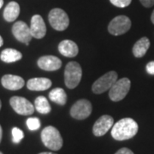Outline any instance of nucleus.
<instances>
[{
    "label": "nucleus",
    "instance_id": "nucleus-1",
    "mask_svg": "<svg viewBox=\"0 0 154 154\" xmlns=\"http://www.w3.org/2000/svg\"><path fill=\"white\" fill-rule=\"evenodd\" d=\"M138 124L132 118H122L111 128V136L116 140H126L136 135Z\"/></svg>",
    "mask_w": 154,
    "mask_h": 154
},
{
    "label": "nucleus",
    "instance_id": "nucleus-2",
    "mask_svg": "<svg viewBox=\"0 0 154 154\" xmlns=\"http://www.w3.org/2000/svg\"><path fill=\"white\" fill-rule=\"evenodd\" d=\"M41 140L45 146L52 151H58L63 146V138L55 127H45L41 132Z\"/></svg>",
    "mask_w": 154,
    "mask_h": 154
},
{
    "label": "nucleus",
    "instance_id": "nucleus-3",
    "mask_svg": "<svg viewBox=\"0 0 154 154\" xmlns=\"http://www.w3.org/2000/svg\"><path fill=\"white\" fill-rule=\"evenodd\" d=\"M82 77V69L77 62H69L64 70V82L68 88L73 89L79 85Z\"/></svg>",
    "mask_w": 154,
    "mask_h": 154
},
{
    "label": "nucleus",
    "instance_id": "nucleus-4",
    "mask_svg": "<svg viewBox=\"0 0 154 154\" xmlns=\"http://www.w3.org/2000/svg\"><path fill=\"white\" fill-rule=\"evenodd\" d=\"M130 87H131V82L128 78L125 77V78H122L120 80H117L109 90L110 99L114 102H117L123 99L129 92Z\"/></svg>",
    "mask_w": 154,
    "mask_h": 154
},
{
    "label": "nucleus",
    "instance_id": "nucleus-5",
    "mask_svg": "<svg viewBox=\"0 0 154 154\" xmlns=\"http://www.w3.org/2000/svg\"><path fill=\"white\" fill-rule=\"evenodd\" d=\"M49 22L51 26L57 31L65 30L69 24V19L66 12L62 10L56 8L50 11Z\"/></svg>",
    "mask_w": 154,
    "mask_h": 154
},
{
    "label": "nucleus",
    "instance_id": "nucleus-6",
    "mask_svg": "<svg viewBox=\"0 0 154 154\" xmlns=\"http://www.w3.org/2000/svg\"><path fill=\"white\" fill-rule=\"evenodd\" d=\"M117 81V74L115 71H110L105 74L93 84L92 90L94 94H100L105 93V91L110 90V88Z\"/></svg>",
    "mask_w": 154,
    "mask_h": 154
},
{
    "label": "nucleus",
    "instance_id": "nucleus-7",
    "mask_svg": "<svg viewBox=\"0 0 154 154\" xmlns=\"http://www.w3.org/2000/svg\"><path fill=\"white\" fill-rule=\"evenodd\" d=\"M131 28V21L126 16H118L112 19L108 26V31L112 35H121L127 33Z\"/></svg>",
    "mask_w": 154,
    "mask_h": 154
},
{
    "label": "nucleus",
    "instance_id": "nucleus-8",
    "mask_svg": "<svg viewBox=\"0 0 154 154\" xmlns=\"http://www.w3.org/2000/svg\"><path fill=\"white\" fill-rule=\"evenodd\" d=\"M92 104L87 99H80L75 102L70 110V115L77 120H84L92 113Z\"/></svg>",
    "mask_w": 154,
    "mask_h": 154
},
{
    "label": "nucleus",
    "instance_id": "nucleus-9",
    "mask_svg": "<svg viewBox=\"0 0 154 154\" xmlns=\"http://www.w3.org/2000/svg\"><path fill=\"white\" fill-rule=\"evenodd\" d=\"M10 104L17 114L22 116L32 115L34 111V106L30 101L22 97L14 96L10 99Z\"/></svg>",
    "mask_w": 154,
    "mask_h": 154
},
{
    "label": "nucleus",
    "instance_id": "nucleus-10",
    "mask_svg": "<svg viewBox=\"0 0 154 154\" xmlns=\"http://www.w3.org/2000/svg\"><path fill=\"white\" fill-rule=\"evenodd\" d=\"M12 33L18 41L22 42L23 44H26L27 45H29L30 40L33 38L30 28L27 25V23L22 21L17 22L13 25Z\"/></svg>",
    "mask_w": 154,
    "mask_h": 154
},
{
    "label": "nucleus",
    "instance_id": "nucleus-11",
    "mask_svg": "<svg viewBox=\"0 0 154 154\" xmlns=\"http://www.w3.org/2000/svg\"><path fill=\"white\" fill-rule=\"evenodd\" d=\"M114 125V119L109 115H104L100 116L95 122L93 127V133L95 136H103L110 130Z\"/></svg>",
    "mask_w": 154,
    "mask_h": 154
},
{
    "label": "nucleus",
    "instance_id": "nucleus-12",
    "mask_svg": "<svg viewBox=\"0 0 154 154\" xmlns=\"http://www.w3.org/2000/svg\"><path fill=\"white\" fill-rule=\"evenodd\" d=\"M38 66L45 71H55L62 67V61L54 56H43L38 58Z\"/></svg>",
    "mask_w": 154,
    "mask_h": 154
},
{
    "label": "nucleus",
    "instance_id": "nucleus-13",
    "mask_svg": "<svg viewBox=\"0 0 154 154\" xmlns=\"http://www.w3.org/2000/svg\"><path fill=\"white\" fill-rule=\"evenodd\" d=\"M30 31L33 38H44L46 33V27L43 18L39 15H34L31 19Z\"/></svg>",
    "mask_w": 154,
    "mask_h": 154
},
{
    "label": "nucleus",
    "instance_id": "nucleus-14",
    "mask_svg": "<svg viewBox=\"0 0 154 154\" xmlns=\"http://www.w3.org/2000/svg\"><path fill=\"white\" fill-rule=\"evenodd\" d=\"M1 83L3 87L8 90L16 91L23 88L25 82L21 76L14 75H5L2 77Z\"/></svg>",
    "mask_w": 154,
    "mask_h": 154
},
{
    "label": "nucleus",
    "instance_id": "nucleus-15",
    "mask_svg": "<svg viewBox=\"0 0 154 154\" xmlns=\"http://www.w3.org/2000/svg\"><path fill=\"white\" fill-rule=\"evenodd\" d=\"M58 51L64 57H74L78 54L79 48L74 41L69 39H64L58 45Z\"/></svg>",
    "mask_w": 154,
    "mask_h": 154
},
{
    "label": "nucleus",
    "instance_id": "nucleus-16",
    "mask_svg": "<svg viewBox=\"0 0 154 154\" xmlns=\"http://www.w3.org/2000/svg\"><path fill=\"white\" fill-rule=\"evenodd\" d=\"M51 81L47 78H32L27 83V87L31 91H45L51 88Z\"/></svg>",
    "mask_w": 154,
    "mask_h": 154
},
{
    "label": "nucleus",
    "instance_id": "nucleus-17",
    "mask_svg": "<svg viewBox=\"0 0 154 154\" xmlns=\"http://www.w3.org/2000/svg\"><path fill=\"white\" fill-rule=\"evenodd\" d=\"M20 14V6L17 2L9 3L4 11V18L7 22H14Z\"/></svg>",
    "mask_w": 154,
    "mask_h": 154
},
{
    "label": "nucleus",
    "instance_id": "nucleus-18",
    "mask_svg": "<svg viewBox=\"0 0 154 154\" xmlns=\"http://www.w3.org/2000/svg\"><path fill=\"white\" fill-rule=\"evenodd\" d=\"M150 47V41L146 37L140 38L133 47V54L135 57L140 58L145 56Z\"/></svg>",
    "mask_w": 154,
    "mask_h": 154
},
{
    "label": "nucleus",
    "instance_id": "nucleus-19",
    "mask_svg": "<svg viewBox=\"0 0 154 154\" xmlns=\"http://www.w3.org/2000/svg\"><path fill=\"white\" fill-rule=\"evenodd\" d=\"M22 57V54L20 51L15 49H11V48L4 50L0 55L1 60L5 63H11L21 60Z\"/></svg>",
    "mask_w": 154,
    "mask_h": 154
},
{
    "label": "nucleus",
    "instance_id": "nucleus-20",
    "mask_svg": "<svg viewBox=\"0 0 154 154\" xmlns=\"http://www.w3.org/2000/svg\"><path fill=\"white\" fill-rule=\"evenodd\" d=\"M49 98L51 101L60 105H64L67 102V94L65 91L60 88H54L49 94Z\"/></svg>",
    "mask_w": 154,
    "mask_h": 154
},
{
    "label": "nucleus",
    "instance_id": "nucleus-21",
    "mask_svg": "<svg viewBox=\"0 0 154 154\" xmlns=\"http://www.w3.org/2000/svg\"><path fill=\"white\" fill-rule=\"evenodd\" d=\"M34 107L37 111L41 114H48L51 110L48 100L44 96H38V98H36L34 101Z\"/></svg>",
    "mask_w": 154,
    "mask_h": 154
},
{
    "label": "nucleus",
    "instance_id": "nucleus-22",
    "mask_svg": "<svg viewBox=\"0 0 154 154\" xmlns=\"http://www.w3.org/2000/svg\"><path fill=\"white\" fill-rule=\"evenodd\" d=\"M40 121L37 117H29L27 120V126L30 130H37L40 128Z\"/></svg>",
    "mask_w": 154,
    "mask_h": 154
},
{
    "label": "nucleus",
    "instance_id": "nucleus-23",
    "mask_svg": "<svg viewBox=\"0 0 154 154\" xmlns=\"http://www.w3.org/2000/svg\"><path fill=\"white\" fill-rule=\"evenodd\" d=\"M24 137V134L22 130L18 128H12V140L14 143H19Z\"/></svg>",
    "mask_w": 154,
    "mask_h": 154
},
{
    "label": "nucleus",
    "instance_id": "nucleus-24",
    "mask_svg": "<svg viewBox=\"0 0 154 154\" xmlns=\"http://www.w3.org/2000/svg\"><path fill=\"white\" fill-rule=\"evenodd\" d=\"M110 3L113 5L119 7V8H125L131 4L132 0H110Z\"/></svg>",
    "mask_w": 154,
    "mask_h": 154
},
{
    "label": "nucleus",
    "instance_id": "nucleus-25",
    "mask_svg": "<svg viewBox=\"0 0 154 154\" xmlns=\"http://www.w3.org/2000/svg\"><path fill=\"white\" fill-rule=\"evenodd\" d=\"M146 72L150 74V75H154V61H152L148 63L146 66Z\"/></svg>",
    "mask_w": 154,
    "mask_h": 154
},
{
    "label": "nucleus",
    "instance_id": "nucleus-26",
    "mask_svg": "<svg viewBox=\"0 0 154 154\" xmlns=\"http://www.w3.org/2000/svg\"><path fill=\"white\" fill-rule=\"evenodd\" d=\"M141 5L146 8H150L154 5V0H140Z\"/></svg>",
    "mask_w": 154,
    "mask_h": 154
},
{
    "label": "nucleus",
    "instance_id": "nucleus-27",
    "mask_svg": "<svg viewBox=\"0 0 154 154\" xmlns=\"http://www.w3.org/2000/svg\"><path fill=\"white\" fill-rule=\"evenodd\" d=\"M115 154H134V152L130 149L123 147V148H121L120 150H118Z\"/></svg>",
    "mask_w": 154,
    "mask_h": 154
},
{
    "label": "nucleus",
    "instance_id": "nucleus-28",
    "mask_svg": "<svg viewBox=\"0 0 154 154\" xmlns=\"http://www.w3.org/2000/svg\"><path fill=\"white\" fill-rule=\"evenodd\" d=\"M2 136H3V130H2V127L0 125V143H1V140H2Z\"/></svg>",
    "mask_w": 154,
    "mask_h": 154
},
{
    "label": "nucleus",
    "instance_id": "nucleus-29",
    "mask_svg": "<svg viewBox=\"0 0 154 154\" xmlns=\"http://www.w3.org/2000/svg\"><path fill=\"white\" fill-rule=\"evenodd\" d=\"M3 45H4V40H3V38L1 37V35H0V47H1Z\"/></svg>",
    "mask_w": 154,
    "mask_h": 154
},
{
    "label": "nucleus",
    "instance_id": "nucleus-30",
    "mask_svg": "<svg viewBox=\"0 0 154 154\" xmlns=\"http://www.w3.org/2000/svg\"><path fill=\"white\" fill-rule=\"evenodd\" d=\"M151 20H152V22L154 24V11L152 12V17H151Z\"/></svg>",
    "mask_w": 154,
    "mask_h": 154
},
{
    "label": "nucleus",
    "instance_id": "nucleus-31",
    "mask_svg": "<svg viewBox=\"0 0 154 154\" xmlns=\"http://www.w3.org/2000/svg\"><path fill=\"white\" fill-rule=\"evenodd\" d=\"M3 5H4V0H0V9L2 8Z\"/></svg>",
    "mask_w": 154,
    "mask_h": 154
},
{
    "label": "nucleus",
    "instance_id": "nucleus-32",
    "mask_svg": "<svg viewBox=\"0 0 154 154\" xmlns=\"http://www.w3.org/2000/svg\"><path fill=\"white\" fill-rule=\"evenodd\" d=\"M38 154H56V153H52V152H41V153Z\"/></svg>",
    "mask_w": 154,
    "mask_h": 154
},
{
    "label": "nucleus",
    "instance_id": "nucleus-33",
    "mask_svg": "<svg viewBox=\"0 0 154 154\" xmlns=\"http://www.w3.org/2000/svg\"><path fill=\"white\" fill-rule=\"evenodd\" d=\"M1 106H2V103H1V100H0V110H1Z\"/></svg>",
    "mask_w": 154,
    "mask_h": 154
},
{
    "label": "nucleus",
    "instance_id": "nucleus-34",
    "mask_svg": "<svg viewBox=\"0 0 154 154\" xmlns=\"http://www.w3.org/2000/svg\"><path fill=\"white\" fill-rule=\"evenodd\" d=\"M0 154H3V153H2V152H0Z\"/></svg>",
    "mask_w": 154,
    "mask_h": 154
}]
</instances>
